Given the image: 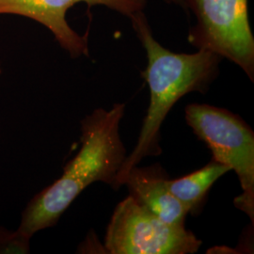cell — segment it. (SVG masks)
I'll use <instances>...</instances> for the list:
<instances>
[{"mask_svg":"<svg viewBox=\"0 0 254 254\" xmlns=\"http://www.w3.org/2000/svg\"><path fill=\"white\" fill-rule=\"evenodd\" d=\"M129 19L146 50L148 65L142 76L149 85L151 99L136 145L127 155L117 174V190L134 166L146 156L161 154L160 128L166 116L186 94L206 93L219 73L222 59L207 50H199L194 54L173 53L154 39L142 10Z\"/></svg>","mask_w":254,"mask_h":254,"instance_id":"7a4b0ae2","label":"cell"},{"mask_svg":"<svg viewBox=\"0 0 254 254\" xmlns=\"http://www.w3.org/2000/svg\"><path fill=\"white\" fill-rule=\"evenodd\" d=\"M166 2H168V3H173V4H177V5H179V6H181L183 7L184 9H187L186 8V5H185V2H184V0H165Z\"/></svg>","mask_w":254,"mask_h":254,"instance_id":"30bf717a","label":"cell"},{"mask_svg":"<svg viewBox=\"0 0 254 254\" xmlns=\"http://www.w3.org/2000/svg\"><path fill=\"white\" fill-rule=\"evenodd\" d=\"M125 109V104H115L109 110L94 109L82 120L79 152L58 180L28 201L17 228L21 233L32 238L54 227L82 191L95 182L117 190V174L127 156L119 133Z\"/></svg>","mask_w":254,"mask_h":254,"instance_id":"6da1fadb","label":"cell"},{"mask_svg":"<svg viewBox=\"0 0 254 254\" xmlns=\"http://www.w3.org/2000/svg\"><path fill=\"white\" fill-rule=\"evenodd\" d=\"M169 179L160 164L139 168L134 166L125 178L129 195L157 218L173 226L184 227L188 211L167 186Z\"/></svg>","mask_w":254,"mask_h":254,"instance_id":"52a82bcc","label":"cell"},{"mask_svg":"<svg viewBox=\"0 0 254 254\" xmlns=\"http://www.w3.org/2000/svg\"><path fill=\"white\" fill-rule=\"evenodd\" d=\"M104 246L110 254H192L201 241L185 226L164 222L129 195L114 210Z\"/></svg>","mask_w":254,"mask_h":254,"instance_id":"5b68a950","label":"cell"},{"mask_svg":"<svg viewBox=\"0 0 254 254\" xmlns=\"http://www.w3.org/2000/svg\"><path fill=\"white\" fill-rule=\"evenodd\" d=\"M197 19L189 43L238 65L254 80V37L248 0H184Z\"/></svg>","mask_w":254,"mask_h":254,"instance_id":"277c9868","label":"cell"},{"mask_svg":"<svg viewBox=\"0 0 254 254\" xmlns=\"http://www.w3.org/2000/svg\"><path fill=\"white\" fill-rule=\"evenodd\" d=\"M30 240V237L18 229L13 231L0 226V254H29Z\"/></svg>","mask_w":254,"mask_h":254,"instance_id":"9c48e42d","label":"cell"},{"mask_svg":"<svg viewBox=\"0 0 254 254\" xmlns=\"http://www.w3.org/2000/svg\"><path fill=\"white\" fill-rule=\"evenodd\" d=\"M186 121L194 134L213 154V159L235 171L242 194L235 206L254 223V133L236 114L206 104H191L186 108Z\"/></svg>","mask_w":254,"mask_h":254,"instance_id":"3957f363","label":"cell"},{"mask_svg":"<svg viewBox=\"0 0 254 254\" xmlns=\"http://www.w3.org/2000/svg\"><path fill=\"white\" fill-rule=\"evenodd\" d=\"M230 171L231 169L226 165L212 159L207 165L194 173L174 180L168 179L167 186L188 211V214L198 216L203 208L211 187Z\"/></svg>","mask_w":254,"mask_h":254,"instance_id":"ba28073f","label":"cell"},{"mask_svg":"<svg viewBox=\"0 0 254 254\" xmlns=\"http://www.w3.org/2000/svg\"><path fill=\"white\" fill-rule=\"evenodd\" d=\"M88 8L104 5L128 18L145 9L147 0H0V15L13 14L32 19L47 27L55 39L73 59L89 56L88 35L81 36L70 27L66 13L75 4Z\"/></svg>","mask_w":254,"mask_h":254,"instance_id":"8992f818","label":"cell"}]
</instances>
